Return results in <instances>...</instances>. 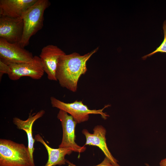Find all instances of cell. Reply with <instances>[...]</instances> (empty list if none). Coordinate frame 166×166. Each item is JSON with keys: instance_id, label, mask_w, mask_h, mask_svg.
Masks as SVG:
<instances>
[{"instance_id": "277c9868", "label": "cell", "mask_w": 166, "mask_h": 166, "mask_svg": "<svg viewBox=\"0 0 166 166\" xmlns=\"http://www.w3.org/2000/svg\"><path fill=\"white\" fill-rule=\"evenodd\" d=\"M50 103L52 106L63 110L69 113L77 123H80L87 121L90 114H100L104 119L109 116L106 113L103 112L104 109L110 105H107L102 109L98 110L90 109L82 101L76 100L70 103L62 101L56 98L50 97Z\"/></svg>"}, {"instance_id": "8992f818", "label": "cell", "mask_w": 166, "mask_h": 166, "mask_svg": "<svg viewBox=\"0 0 166 166\" xmlns=\"http://www.w3.org/2000/svg\"><path fill=\"white\" fill-rule=\"evenodd\" d=\"M6 63L9 65L7 74L9 78L12 81L17 80L23 77L38 80L42 78L45 73L40 58L37 56H34L33 61L30 62Z\"/></svg>"}, {"instance_id": "ac0fdd59", "label": "cell", "mask_w": 166, "mask_h": 166, "mask_svg": "<svg viewBox=\"0 0 166 166\" xmlns=\"http://www.w3.org/2000/svg\"><path fill=\"white\" fill-rule=\"evenodd\" d=\"M145 166H151L150 165L148 164H147V163H145Z\"/></svg>"}, {"instance_id": "5bb4252c", "label": "cell", "mask_w": 166, "mask_h": 166, "mask_svg": "<svg viewBox=\"0 0 166 166\" xmlns=\"http://www.w3.org/2000/svg\"><path fill=\"white\" fill-rule=\"evenodd\" d=\"M163 28L164 34V38L163 42L155 50L143 57L142 58L143 60H145L148 57H150L158 52L166 53V20H165L163 23Z\"/></svg>"}, {"instance_id": "e0dca14e", "label": "cell", "mask_w": 166, "mask_h": 166, "mask_svg": "<svg viewBox=\"0 0 166 166\" xmlns=\"http://www.w3.org/2000/svg\"><path fill=\"white\" fill-rule=\"evenodd\" d=\"M159 166H166V158L161 160L159 163Z\"/></svg>"}, {"instance_id": "9c48e42d", "label": "cell", "mask_w": 166, "mask_h": 166, "mask_svg": "<svg viewBox=\"0 0 166 166\" xmlns=\"http://www.w3.org/2000/svg\"><path fill=\"white\" fill-rule=\"evenodd\" d=\"M23 26L22 18H12L0 16V38L11 43L20 44Z\"/></svg>"}, {"instance_id": "3957f363", "label": "cell", "mask_w": 166, "mask_h": 166, "mask_svg": "<svg viewBox=\"0 0 166 166\" xmlns=\"http://www.w3.org/2000/svg\"><path fill=\"white\" fill-rule=\"evenodd\" d=\"M0 166H31L28 147L10 140L0 139Z\"/></svg>"}, {"instance_id": "6da1fadb", "label": "cell", "mask_w": 166, "mask_h": 166, "mask_svg": "<svg viewBox=\"0 0 166 166\" xmlns=\"http://www.w3.org/2000/svg\"><path fill=\"white\" fill-rule=\"evenodd\" d=\"M98 48L83 55L77 53L65 54L60 58L56 72V78L61 86L76 92L79 79L87 70L86 63Z\"/></svg>"}, {"instance_id": "5b68a950", "label": "cell", "mask_w": 166, "mask_h": 166, "mask_svg": "<svg viewBox=\"0 0 166 166\" xmlns=\"http://www.w3.org/2000/svg\"><path fill=\"white\" fill-rule=\"evenodd\" d=\"M57 118L61 121L63 130L62 141L60 148H64L80 153L86 149L85 146H81L75 142V128L77 123L73 117L65 111L60 110Z\"/></svg>"}, {"instance_id": "52a82bcc", "label": "cell", "mask_w": 166, "mask_h": 166, "mask_svg": "<svg viewBox=\"0 0 166 166\" xmlns=\"http://www.w3.org/2000/svg\"><path fill=\"white\" fill-rule=\"evenodd\" d=\"M34 56L19 43H11L0 38V59L6 63L22 64L31 62Z\"/></svg>"}, {"instance_id": "9a60e30c", "label": "cell", "mask_w": 166, "mask_h": 166, "mask_svg": "<svg viewBox=\"0 0 166 166\" xmlns=\"http://www.w3.org/2000/svg\"><path fill=\"white\" fill-rule=\"evenodd\" d=\"M9 65L6 62L0 59V80L4 74H7Z\"/></svg>"}, {"instance_id": "8fae6325", "label": "cell", "mask_w": 166, "mask_h": 166, "mask_svg": "<svg viewBox=\"0 0 166 166\" xmlns=\"http://www.w3.org/2000/svg\"><path fill=\"white\" fill-rule=\"evenodd\" d=\"M45 113V111L44 110H41L37 113L33 114H31V113H30L28 118L25 120H22L17 117L13 118V123L17 126V128L25 131L27 134L28 141V148L31 160V166H35L33 157L35 139L32 136V126L34 122L42 117Z\"/></svg>"}, {"instance_id": "7c38bea8", "label": "cell", "mask_w": 166, "mask_h": 166, "mask_svg": "<svg viewBox=\"0 0 166 166\" xmlns=\"http://www.w3.org/2000/svg\"><path fill=\"white\" fill-rule=\"evenodd\" d=\"M37 0H0V16L21 18L23 13Z\"/></svg>"}, {"instance_id": "7a4b0ae2", "label": "cell", "mask_w": 166, "mask_h": 166, "mask_svg": "<svg viewBox=\"0 0 166 166\" xmlns=\"http://www.w3.org/2000/svg\"><path fill=\"white\" fill-rule=\"evenodd\" d=\"M49 4L48 0H37L22 14L23 30L20 43L22 47L27 46L31 37L42 28L44 13Z\"/></svg>"}, {"instance_id": "2e32d148", "label": "cell", "mask_w": 166, "mask_h": 166, "mask_svg": "<svg viewBox=\"0 0 166 166\" xmlns=\"http://www.w3.org/2000/svg\"><path fill=\"white\" fill-rule=\"evenodd\" d=\"M66 163L69 166H77L71 163L69 161L66 160ZM95 166H114L110 160L106 157H105L103 160L100 164Z\"/></svg>"}, {"instance_id": "30bf717a", "label": "cell", "mask_w": 166, "mask_h": 166, "mask_svg": "<svg viewBox=\"0 0 166 166\" xmlns=\"http://www.w3.org/2000/svg\"><path fill=\"white\" fill-rule=\"evenodd\" d=\"M93 133H89L86 129L82 131V133L85 136L86 142L84 145L96 146L103 152L105 157L111 162L114 166H120L117 163L118 161L112 156L107 147L105 135L106 130L102 125L96 126L93 129Z\"/></svg>"}, {"instance_id": "ba28073f", "label": "cell", "mask_w": 166, "mask_h": 166, "mask_svg": "<svg viewBox=\"0 0 166 166\" xmlns=\"http://www.w3.org/2000/svg\"><path fill=\"white\" fill-rule=\"evenodd\" d=\"M66 53L56 45H47L41 50L39 57L48 79L57 81L56 72L60 58Z\"/></svg>"}, {"instance_id": "4fadbf2b", "label": "cell", "mask_w": 166, "mask_h": 166, "mask_svg": "<svg viewBox=\"0 0 166 166\" xmlns=\"http://www.w3.org/2000/svg\"><path fill=\"white\" fill-rule=\"evenodd\" d=\"M34 139L42 143L46 148L48 155V159L46 164L43 166H55L65 164L66 160L65 156L70 155L72 152L71 150L64 148L55 149L49 146L39 134L35 136Z\"/></svg>"}]
</instances>
